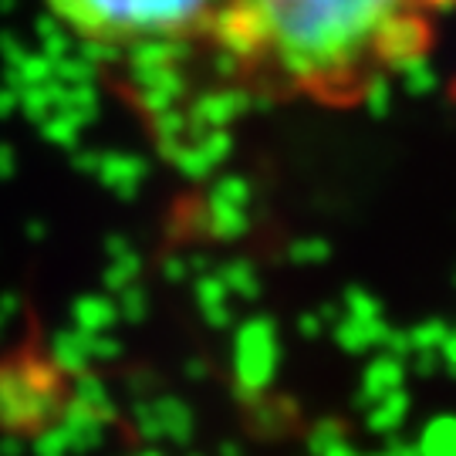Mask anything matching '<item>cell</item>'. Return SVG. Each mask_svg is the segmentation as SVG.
I'll use <instances>...</instances> for the list:
<instances>
[{"mask_svg":"<svg viewBox=\"0 0 456 456\" xmlns=\"http://www.w3.org/2000/svg\"><path fill=\"white\" fill-rule=\"evenodd\" d=\"M71 37L102 51L210 45L224 0H45Z\"/></svg>","mask_w":456,"mask_h":456,"instance_id":"7a4b0ae2","label":"cell"},{"mask_svg":"<svg viewBox=\"0 0 456 456\" xmlns=\"http://www.w3.org/2000/svg\"><path fill=\"white\" fill-rule=\"evenodd\" d=\"M456 0H224L210 48L254 95L359 109L436 48Z\"/></svg>","mask_w":456,"mask_h":456,"instance_id":"6da1fadb","label":"cell"}]
</instances>
